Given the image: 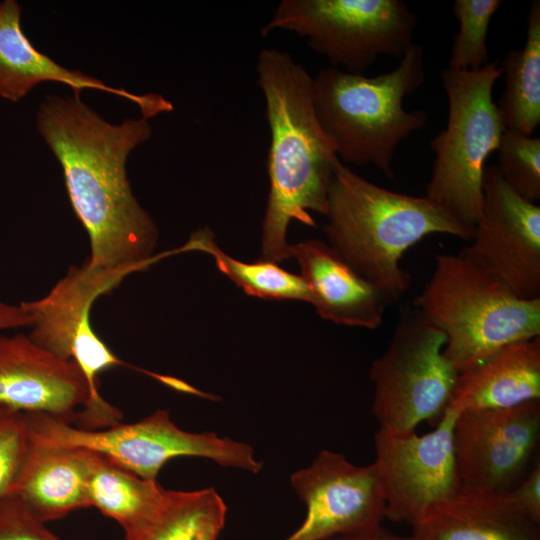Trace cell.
I'll return each instance as SVG.
<instances>
[{"label": "cell", "instance_id": "cb8c5ba5", "mask_svg": "<svg viewBox=\"0 0 540 540\" xmlns=\"http://www.w3.org/2000/svg\"><path fill=\"white\" fill-rule=\"evenodd\" d=\"M220 494L208 487L194 491L167 490L157 513L124 533V540H195L211 521L226 517Z\"/></svg>", "mask_w": 540, "mask_h": 540}, {"label": "cell", "instance_id": "44dd1931", "mask_svg": "<svg viewBox=\"0 0 540 540\" xmlns=\"http://www.w3.org/2000/svg\"><path fill=\"white\" fill-rule=\"evenodd\" d=\"M505 87L496 103L505 129L531 136L540 124V2L530 4L526 41L499 64Z\"/></svg>", "mask_w": 540, "mask_h": 540}, {"label": "cell", "instance_id": "7c38bea8", "mask_svg": "<svg viewBox=\"0 0 540 540\" xmlns=\"http://www.w3.org/2000/svg\"><path fill=\"white\" fill-rule=\"evenodd\" d=\"M483 202L471 244L459 254L523 299H540V206L514 192L493 164L484 170Z\"/></svg>", "mask_w": 540, "mask_h": 540}, {"label": "cell", "instance_id": "1f68e13d", "mask_svg": "<svg viewBox=\"0 0 540 540\" xmlns=\"http://www.w3.org/2000/svg\"><path fill=\"white\" fill-rule=\"evenodd\" d=\"M226 517L217 518L208 523L195 540H217L225 524Z\"/></svg>", "mask_w": 540, "mask_h": 540}, {"label": "cell", "instance_id": "83f0119b", "mask_svg": "<svg viewBox=\"0 0 540 540\" xmlns=\"http://www.w3.org/2000/svg\"><path fill=\"white\" fill-rule=\"evenodd\" d=\"M10 493L0 501V540H61Z\"/></svg>", "mask_w": 540, "mask_h": 540}, {"label": "cell", "instance_id": "484cf974", "mask_svg": "<svg viewBox=\"0 0 540 540\" xmlns=\"http://www.w3.org/2000/svg\"><path fill=\"white\" fill-rule=\"evenodd\" d=\"M498 151V170L506 184L525 200H540V138L505 130Z\"/></svg>", "mask_w": 540, "mask_h": 540}, {"label": "cell", "instance_id": "5b68a950", "mask_svg": "<svg viewBox=\"0 0 540 540\" xmlns=\"http://www.w3.org/2000/svg\"><path fill=\"white\" fill-rule=\"evenodd\" d=\"M414 305L445 335L443 355L458 373L508 344L540 336V299L518 297L459 253L435 255V269Z\"/></svg>", "mask_w": 540, "mask_h": 540}, {"label": "cell", "instance_id": "7a4b0ae2", "mask_svg": "<svg viewBox=\"0 0 540 540\" xmlns=\"http://www.w3.org/2000/svg\"><path fill=\"white\" fill-rule=\"evenodd\" d=\"M256 71L270 130L260 260L279 264L290 259V223L315 226L309 212L325 216L328 188L341 160L317 119L307 70L288 52L264 48Z\"/></svg>", "mask_w": 540, "mask_h": 540}, {"label": "cell", "instance_id": "ba28073f", "mask_svg": "<svg viewBox=\"0 0 540 540\" xmlns=\"http://www.w3.org/2000/svg\"><path fill=\"white\" fill-rule=\"evenodd\" d=\"M416 25L402 0H283L261 34L295 33L332 67L364 74L381 55L401 59Z\"/></svg>", "mask_w": 540, "mask_h": 540}, {"label": "cell", "instance_id": "9c48e42d", "mask_svg": "<svg viewBox=\"0 0 540 540\" xmlns=\"http://www.w3.org/2000/svg\"><path fill=\"white\" fill-rule=\"evenodd\" d=\"M445 343V335L416 309L401 317L369 370L379 428L407 433L423 421L440 420L459 375L443 355Z\"/></svg>", "mask_w": 540, "mask_h": 540}, {"label": "cell", "instance_id": "d4e9b609", "mask_svg": "<svg viewBox=\"0 0 540 540\" xmlns=\"http://www.w3.org/2000/svg\"><path fill=\"white\" fill-rule=\"evenodd\" d=\"M501 0H456L453 12L459 22L448 67L476 71L489 63L487 34L492 16Z\"/></svg>", "mask_w": 540, "mask_h": 540}, {"label": "cell", "instance_id": "d6986e66", "mask_svg": "<svg viewBox=\"0 0 540 540\" xmlns=\"http://www.w3.org/2000/svg\"><path fill=\"white\" fill-rule=\"evenodd\" d=\"M94 453L52 446L30 438V446L11 491L40 521L47 523L90 507L88 480Z\"/></svg>", "mask_w": 540, "mask_h": 540}, {"label": "cell", "instance_id": "603a6c76", "mask_svg": "<svg viewBox=\"0 0 540 540\" xmlns=\"http://www.w3.org/2000/svg\"><path fill=\"white\" fill-rule=\"evenodd\" d=\"M183 250H200L212 255L218 269L248 295L263 299L311 301L309 288L300 275L260 259L252 263L234 259L217 246L208 227L196 230Z\"/></svg>", "mask_w": 540, "mask_h": 540}, {"label": "cell", "instance_id": "f1b7e54d", "mask_svg": "<svg viewBox=\"0 0 540 540\" xmlns=\"http://www.w3.org/2000/svg\"><path fill=\"white\" fill-rule=\"evenodd\" d=\"M513 502L531 519L540 523V461L534 462L531 469L508 491Z\"/></svg>", "mask_w": 540, "mask_h": 540}, {"label": "cell", "instance_id": "ac0fdd59", "mask_svg": "<svg viewBox=\"0 0 540 540\" xmlns=\"http://www.w3.org/2000/svg\"><path fill=\"white\" fill-rule=\"evenodd\" d=\"M406 540H540V523L508 492L461 487L414 524Z\"/></svg>", "mask_w": 540, "mask_h": 540}, {"label": "cell", "instance_id": "277c9868", "mask_svg": "<svg viewBox=\"0 0 540 540\" xmlns=\"http://www.w3.org/2000/svg\"><path fill=\"white\" fill-rule=\"evenodd\" d=\"M424 80V51L417 43L394 70L377 76L321 69L313 77L314 108L341 162L371 164L394 178L397 146L427 123L426 112L407 111L403 105Z\"/></svg>", "mask_w": 540, "mask_h": 540}, {"label": "cell", "instance_id": "3957f363", "mask_svg": "<svg viewBox=\"0 0 540 540\" xmlns=\"http://www.w3.org/2000/svg\"><path fill=\"white\" fill-rule=\"evenodd\" d=\"M325 217L328 245L392 303L411 284L400 265L410 247L430 234L470 241L474 233L426 196L378 186L341 161L328 188Z\"/></svg>", "mask_w": 540, "mask_h": 540}, {"label": "cell", "instance_id": "8fae6325", "mask_svg": "<svg viewBox=\"0 0 540 540\" xmlns=\"http://www.w3.org/2000/svg\"><path fill=\"white\" fill-rule=\"evenodd\" d=\"M458 411L447 407L436 427L394 433L379 428L374 436L375 461L385 501V519L411 526L461 489L454 425Z\"/></svg>", "mask_w": 540, "mask_h": 540}, {"label": "cell", "instance_id": "f546056e", "mask_svg": "<svg viewBox=\"0 0 540 540\" xmlns=\"http://www.w3.org/2000/svg\"><path fill=\"white\" fill-rule=\"evenodd\" d=\"M30 325L31 318L21 304L13 305L0 300V331Z\"/></svg>", "mask_w": 540, "mask_h": 540}, {"label": "cell", "instance_id": "4fadbf2b", "mask_svg": "<svg viewBox=\"0 0 540 540\" xmlns=\"http://www.w3.org/2000/svg\"><path fill=\"white\" fill-rule=\"evenodd\" d=\"M540 437V400L502 409L461 411L454 446L461 486L503 493L526 475Z\"/></svg>", "mask_w": 540, "mask_h": 540}, {"label": "cell", "instance_id": "e0dca14e", "mask_svg": "<svg viewBox=\"0 0 540 540\" xmlns=\"http://www.w3.org/2000/svg\"><path fill=\"white\" fill-rule=\"evenodd\" d=\"M45 81L63 83L71 87L77 97L85 88L125 97L139 107L145 119L173 110L172 103L159 94H133L57 64L37 50L24 34L18 2L5 0L0 3V96L19 101L33 87Z\"/></svg>", "mask_w": 540, "mask_h": 540}, {"label": "cell", "instance_id": "2e32d148", "mask_svg": "<svg viewBox=\"0 0 540 540\" xmlns=\"http://www.w3.org/2000/svg\"><path fill=\"white\" fill-rule=\"evenodd\" d=\"M317 314L338 325L378 328L392 304L378 288L350 267L329 245L309 239L290 245Z\"/></svg>", "mask_w": 540, "mask_h": 540}, {"label": "cell", "instance_id": "9a60e30c", "mask_svg": "<svg viewBox=\"0 0 540 540\" xmlns=\"http://www.w3.org/2000/svg\"><path fill=\"white\" fill-rule=\"evenodd\" d=\"M0 331V405L44 413L75 425L91 401L79 366L36 344L29 335Z\"/></svg>", "mask_w": 540, "mask_h": 540}, {"label": "cell", "instance_id": "6da1fadb", "mask_svg": "<svg viewBox=\"0 0 540 540\" xmlns=\"http://www.w3.org/2000/svg\"><path fill=\"white\" fill-rule=\"evenodd\" d=\"M37 127L59 161L71 206L90 240L88 269L120 282L154 260L158 228L132 193L129 154L149 139L148 119L115 125L77 96L49 95Z\"/></svg>", "mask_w": 540, "mask_h": 540}, {"label": "cell", "instance_id": "4316f807", "mask_svg": "<svg viewBox=\"0 0 540 540\" xmlns=\"http://www.w3.org/2000/svg\"><path fill=\"white\" fill-rule=\"evenodd\" d=\"M29 446L26 413L0 405V501L11 493Z\"/></svg>", "mask_w": 540, "mask_h": 540}, {"label": "cell", "instance_id": "30bf717a", "mask_svg": "<svg viewBox=\"0 0 540 540\" xmlns=\"http://www.w3.org/2000/svg\"><path fill=\"white\" fill-rule=\"evenodd\" d=\"M120 281L87 268L71 267L44 297L20 304L31 318L29 337L53 355L74 361L91 389V401L80 412L88 429H100L119 422L121 412L108 403L97 386V377L122 361L95 333L90 312L95 300L110 292Z\"/></svg>", "mask_w": 540, "mask_h": 540}, {"label": "cell", "instance_id": "7402d4cb", "mask_svg": "<svg viewBox=\"0 0 540 540\" xmlns=\"http://www.w3.org/2000/svg\"><path fill=\"white\" fill-rule=\"evenodd\" d=\"M166 489L94 453L88 480L90 507L117 521L124 533L147 522L161 507Z\"/></svg>", "mask_w": 540, "mask_h": 540}, {"label": "cell", "instance_id": "8992f818", "mask_svg": "<svg viewBox=\"0 0 540 540\" xmlns=\"http://www.w3.org/2000/svg\"><path fill=\"white\" fill-rule=\"evenodd\" d=\"M500 77L498 60L476 71L445 68L441 75L448 117L430 141L435 159L425 196L472 229L481 215L485 162L506 130L492 96Z\"/></svg>", "mask_w": 540, "mask_h": 540}, {"label": "cell", "instance_id": "ffe728a7", "mask_svg": "<svg viewBox=\"0 0 540 540\" xmlns=\"http://www.w3.org/2000/svg\"><path fill=\"white\" fill-rule=\"evenodd\" d=\"M540 400V336L508 344L459 373L449 407L502 409Z\"/></svg>", "mask_w": 540, "mask_h": 540}, {"label": "cell", "instance_id": "52a82bcc", "mask_svg": "<svg viewBox=\"0 0 540 540\" xmlns=\"http://www.w3.org/2000/svg\"><path fill=\"white\" fill-rule=\"evenodd\" d=\"M26 416L31 439L91 451L145 479H157L169 460L184 456L207 458L253 474L262 470L251 445L219 437L215 432L185 431L171 420L168 409H158L137 422H119L95 430L44 413Z\"/></svg>", "mask_w": 540, "mask_h": 540}, {"label": "cell", "instance_id": "4dcf8cb0", "mask_svg": "<svg viewBox=\"0 0 540 540\" xmlns=\"http://www.w3.org/2000/svg\"><path fill=\"white\" fill-rule=\"evenodd\" d=\"M326 540H406V537H400L398 535H395L384 529L381 525L371 530L337 535Z\"/></svg>", "mask_w": 540, "mask_h": 540}, {"label": "cell", "instance_id": "5bb4252c", "mask_svg": "<svg viewBox=\"0 0 540 540\" xmlns=\"http://www.w3.org/2000/svg\"><path fill=\"white\" fill-rule=\"evenodd\" d=\"M307 508L299 528L284 540H326L381 526L385 501L375 466H357L343 454L319 452L290 477Z\"/></svg>", "mask_w": 540, "mask_h": 540}]
</instances>
